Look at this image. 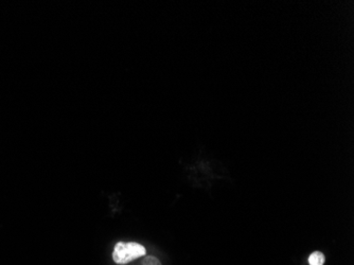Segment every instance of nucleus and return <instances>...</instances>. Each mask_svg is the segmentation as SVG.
I'll return each mask as SVG.
<instances>
[{"label": "nucleus", "instance_id": "nucleus-1", "mask_svg": "<svg viewBox=\"0 0 354 265\" xmlns=\"http://www.w3.org/2000/svg\"><path fill=\"white\" fill-rule=\"evenodd\" d=\"M147 255V250L136 242H118L113 251V260L117 264H127Z\"/></svg>", "mask_w": 354, "mask_h": 265}, {"label": "nucleus", "instance_id": "nucleus-2", "mask_svg": "<svg viewBox=\"0 0 354 265\" xmlns=\"http://www.w3.org/2000/svg\"><path fill=\"white\" fill-rule=\"evenodd\" d=\"M325 261L324 255L320 251H314L313 254L309 257V263L310 265H323Z\"/></svg>", "mask_w": 354, "mask_h": 265}, {"label": "nucleus", "instance_id": "nucleus-3", "mask_svg": "<svg viewBox=\"0 0 354 265\" xmlns=\"http://www.w3.org/2000/svg\"><path fill=\"white\" fill-rule=\"evenodd\" d=\"M142 265H161L158 258L154 256H146L142 261Z\"/></svg>", "mask_w": 354, "mask_h": 265}]
</instances>
